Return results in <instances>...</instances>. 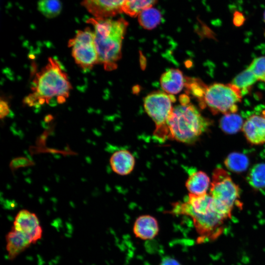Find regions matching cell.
Instances as JSON below:
<instances>
[{
	"label": "cell",
	"instance_id": "6da1fadb",
	"mask_svg": "<svg viewBox=\"0 0 265 265\" xmlns=\"http://www.w3.org/2000/svg\"><path fill=\"white\" fill-rule=\"evenodd\" d=\"M190 217L200 235V241L219 231L228 217L219 209L210 193L196 195L189 193L183 201L173 203L169 212Z\"/></svg>",
	"mask_w": 265,
	"mask_h": 265
},
{
	"label": "cell",
	"instance_id": "7a4b0ae2",
	"mask_svg": "<svg viewBox=\"0 0 265 265\" xmlns=\"http://www.w3.org/2000/svg\"><path fill=\"white\" fill-rule=\"evenodd\" d=\"M31 89V93L24 100L30 106L50 104L53 100L63 104L69 97L72 86L59 62L49 57L47 64L36 74Z\"/></svg>",
	"mask_w": 265,
	"mask_h": 265
},
{
	"label": "cell",
	"instance_id": "3957f363",
	"mask_svg": "<svg viewBox=\"0 0 265 265\" xmlns=\"http://www.w3.org/2000/svg\"><path fill=\"white\" fill-rule=\"evenodd\" d=\"M87 23L94 27V42L98 55L99 63L106 70L117 67V62L121 57L122 44L128 23L124 18H90Z\"/></svg>",
	"mask_w": 265,
	"mask_h": 265
},
{
	"label": "cell",
	"instance_id": "277c9868",
	"mask_svg": "<svg viewBox=\"0 0 265 265\" xmlns=\"http://www.w3.org/2000/svg\"><path fill=\"white\" fill-rule=\"evenodd\" d=\"M211 120L202 116L189 102H181L173 110L166 125L165 140L172 139L190 144L197 141L211 126Z\"/></svg>",
	"mask_w": 265,
	"mask_h": 265
},
{
	"label": "cell",
	"instance_id": "5b68a950",
	"mask_svg": "<svg viewBox=\"0 0 265 265\" xmlns=\"http://www.w3.org/2000/svg\"><path fill=\"white\" fill-rule=\"evenodd\" d=\"M209 193L216 205L229 218L234 206H239V186L221 167H216L212 172Z\"/></svg>",
	"mask_w": 265,
	"mask_h": 265
},
{
	"label": "cell",
	"instance_id": "8992f818",
	"mask_svg": "<svg viewBox=\"0 0 265 265\" xmlns=\"http://www.w3.org/2000/svg\"><path fill=\"white\" fill-rule=\"evenodd\" d=\"M241 97L240 90L233 84L215 83L207 86L201 104L213 114L235 113Z\"/></svg>",
	"mask_w": 265,
	"mask_h": 265
},
{
	"label": "cell",
	"instance_id": "52a82bcc",
	"mask_svg": "<svg viewBox=\"0 0 265 265\" xmlns=\"http://www.w3.org/2000/svg\"><path fill=\"white\" fill-rule=\"evenodd\" d=\"M175 101L171 94L161 91L152 92L144 98V109L156 125L154 136L160 142L165 141L166 125L173 110L172 103Z\"/></svg>",
	"mask_w": 265,
	"mask_h": 265
},
{
	"label": "cell",
	"instance_id": "ba28073f",
	"mask_svg": "<svg viewBox=\"0 0 265 265\" xmlns=\"http://www.w3.org/2000/svg\"><path fill=\"white\" fill-rule=\"evenodd\" d=\"M68 45L76 63L83 70L90 69L99 63L94 32L89 27L78 30Z\"/></svg>",
	"mask_w": 265,
	"mask_h": 265
},
{
	"label": "cell",
	"instance_id": "9c48e42d",
	"mask_svg": "<svg viewBox=\"0 0 265 265\" xmlns=\"http://www.w3.org/2000/svg\"><path fill=\"white\" fill-rule=\"evenodd\" d=\"M12 229L26 235L32 244L42 237L43 230L38 217L35 213L26 210H22L17 213Z\"/></svg>",
	"mask_w": 265,
	"mask_h": 265
},
{
	"label": "cell",
	"instance_id": "30bf717a",
	"mask_svg": "<svg viewBox=\"0 0 265 265\" xmlns=\"http://www.w3.org/2000/svg\"><path fill=\"white\" fill-rule=\"evenodd\" d=\"M125 0H82V5L94 18L106 19L123 13Z\"/></svg>",
	"mask_w": 265,
	"mask_h": 265
},
{
	"label": "cell",
	"instance_id": "8fae6325",
	"mask_svg": "<svg viewBox=\"0 0 265 265\" xmlns=\"http://www.w3.org/2000/svg\"><path fill=\"white\" fill-rule=\"evenodd\" d=\"M242 131L247 140L253 145L265 143V117L253 115L244 122Z\"/></svg>",
	"mask_w": 265,
	"mask_h": 265
},
{
	"label": "cell",
	"instance_id": "7c38bea8",
	"mask_svg": "<svg viewBox=\"0 0 265 265\" xmlns=\"http://www.w3.org/2000/svg\"><path fill=\"white\" fill-rule=\"evenodd\" d=\"M159 230L157 219L148 214L138 216L135 220L133 227L135 236L142 240L154 238L158 235Z\"/></svg>",
	"mask_w": 265,
	"mask_h": 265
},
{
	"label": "cell",
	"instance_id": "4fadbf2b",
	"mask_svg": "<svg viewBox=\"0 0 265 265\" xmlns=\"http://www.w3.org/2000/svg\"><path fill=\"white\" fill-rule=\"evenodd\" d=\"M5 239L7 256L10 260L15 259L32 244L28 237L13 229L7 233Z\"/></svg>",
	"mask_w": 265,
	"mask_h": 265
},
{
	"label": "cell",
	"instance_id": "5bb4252c",
	"mask_svg": "<svg viewBox=\"0 0 265 265\" xmlns=\"http://www.w3.org/2000/svg\"><path fill=\"white\" fill-rule=\"evenodd\" d=\"M135 162L133 155L126 150L116 151L110 158L111 169L120 175H127L131 173L134 168Z\"/></svg>",
	"mask_w": 265,
	"mask_h": 265
},
{
	"label": "cell",
	"instance_id": "9a60e30c",
	"mask_svg": "<svg viewBox=\"0 0 265 265\" xmlns=\"http://www.w3.org/2000/svg\"><path fill=\"white\" fill-rule=\"evenodd\" d=\"M160 82L163 91L172 95L177 94L182 90L185 80L180 70L170 69L161 75Z\"/></svg>",
	"mask_w": 265,
	"mask_h": 265
},
{
	"label": "cell",
	"instance_id": "2e32d148",
	"mask_svg": "<svg viewBox=\"0 0 265 265\" xmlns=\"http://www.w3.org/2000/svg\"><path fill=\"white\" fill-rule=\"evenodd\" d=\"M211 183L209 177L205 172L196 171L189 175L185 186L189 193L201 195L207 193Z\"/></svg>",
	"mask_w": 265,
	"mask_h": 265
},
{
	"label": "cell",
	"instance_id": "e0dca14e",
	"mask_svg": "<svg viewBox=\"0 0 265 265\" xmlns=\"http://www.w3.org/2000/svg\"><path fill=\"white\" fill-rule=\"evenodd\" d=\"M137 16L139 25L148 30L155 28L160 23L161 19L160 11L153 7L143 10Z\"/></svg>",
	"mask_w": 265,
	"mask_h": 265
},
{
	"label": "cell",
	"instance_id": "ac0fdd59",
	"mask_svg": "<svg viewBox=\"0 0 265 265\" xmlns=\"http://www.w3.org/2000/svg\"><path fill=\"white\" fill-rule=\"evenodd\" d=\"M224 163L229 170L235 173H241L247 169L249 165V159L243 154L233 152L227 156Z\"/></svg>",
	"mask_w": 265,
	"mask_h": 265
},
{
	"label": "cell",
	"instance_id": "d6986e66",
	"mask_svg": "<svg viewBox=\"0 0 265 265\" xmlns=\"http://www.w3.org/2000/svg\"><path fill=\"white\" fill-rule=\"evenodd\" d=\"M247 179L255 189L265 188V163L255 164L250 170Z\"/></svg>",
	"mask_w": 265,
	"mask_h": 265
},
{
	"label": "cell",
	"instance_id": "ffe728a7",
	"mask_svg": "<svg viewBox=\"0 0 265 265\" xmlns=\"http://www.w3.org/2000/svg\"><path fill=\"white\" fill-rule=\"evenodd\" d=\"M242 118L238 114L230 113L224 114L220 120V129L225 133L234 134L238 132L243 124Z\"/></svg>",
	"mask_w": 265,
	"mask_h": 265
},
{
	"label": "cell",
	"instance_id": "44dd1931",
	"mask_svg": "<svg viewBox=\"0 0 265 265\" xmlns=\"http://www.w3.org/2000/svg\"><path fill=\"white\" fill-rule=\"evenodd\" d=\"M157 0H125L123 13L135 17L143 10L152 7Z\"/></svg>",
	"mask_w": 265,
	"mask_h": 265
},
{
	"label": "cell",
	"instance_id": "7402d4cb",
	"mask_svg": "<svg viewBox=\"0 0 265 265\" xmlns=\"http://www.w3.org/2000/svg\"><path fill=\"white\" fill-rule=\"evenodd\" d=\"M258 79L255 74L247 68L238 74L232 80L231 84L239 89L242 94H246L248 90Z\"/></svg>",
	"mask_w": 265,
	"mask_h": 265
},
{
	"label": "cell",
	"instance_id": "603a6c76",
	"mask_svg": "<svg viewBox=\"0 0 265 265\" xmlns=\"http://www.w3.org/2000/svg\"><path fill=\"white\" fill-rule=\"evenodd\" d=\"M37 8L46 18H53L60 13L62 5L60 0H39Z\"/></svg>",
	"mask_w": 265,
	"mask_h": 265
},
{
	"label": "cell",
	"instance_id": "cb8c5ba5",
	"mask_svg": "<svg viewBox=\"0 0 265 265\" xmlns=\"http://www.w3.org/2000/svg\"><path fill=\"white\" fill-rule=\"evenodd\" d=\"M256 76L262 80L265 76V56L255 58L248 67Z\"/></svg>",
	"mask_w": 265,
	"mask_h": 265
},
{
	"label": "cell",
	"instance_id": "d4e9b609",
	"mask_svg": "<svg viewBox=\"0 0 265 265\" xmlns=\"http://www.w3.org/2000/svg\"><path fill=\"white\" fill-rule=\"evenodd\" d=\"M0 107V118L2 119L7 116L9 112V107L7 102L1 99Z\"/></svg>",
	"mask_w": 265,
	"mask_h": 265
},
{
	"label": "cell",
	"instance_id": "484cf974",
	"mask_svg": "<svg viewBox=\"0 0 265 265\" xmlns=\"http://www.w3.org/2000/svg\"><path fill=\"white\" fill-rule=\"evenodd\" d=\"M245 18L242 13L236 11L233 16V23L236 26H239L243 25Z\"/></svg>",
	"mask_w": 265,
	"mask_h": 265
},
{
	"label": "cell",
	"instance_id": "4316f807",
	"mask_svg": "<svg viewBox=\"0 0 265 265\" xmlns=\"http://www.w3.org/2000/svg\"><path fill=\"white\" fill-rule=\"evenodd\" d=\"M159 265H181V264L175 258L167 256L162 259Z\"/></svg>",
	"mask_w": 265,
	"mask_h": 265
},
{
	"label": "cell",
	"instance_id": "83f0119b",
	"mask_svg": "<svg viewBox=\"0 0 265 265\" xmlns=\"http://www.w3.org/2000/svg\"><path fill=\"white\" fill-rule=\"evenodd\" d=\"M264 16V21L265 22V11L264 12V16Z\"/></svg>",
	"mask_w": 265,
	"mask_h": 265
},
{
	"label": "cell",
	"instance_id": "f1b7e54d",
	"mask_svg": "<svg viewBox=\"0 0 265 265\" xmlns=\"http://www.w3.org/2000/svg\"><path fill=\"white\" fill-rule=\"evenodd\" d=\"M262 80L264 81L265 82V76L263 78Z\"/></svg>",
	"mask_w": 265,
	"mask_h": 265
},
{
	"label": "cell",
	"instance_id": "f546056e",
	"mask_svg": "<svg viewBox=\"0 0 265 265\" xmlns=\"http://www.w3.org/2000/svg\"><path fill=\"white\" fill-rule=\"evenodd\" d=\"M263 114H264V117H265V111H264L263 112Z\"/></svg>",
	"mask_w": 265,
	"mask_h": 265
}]
</instances>
